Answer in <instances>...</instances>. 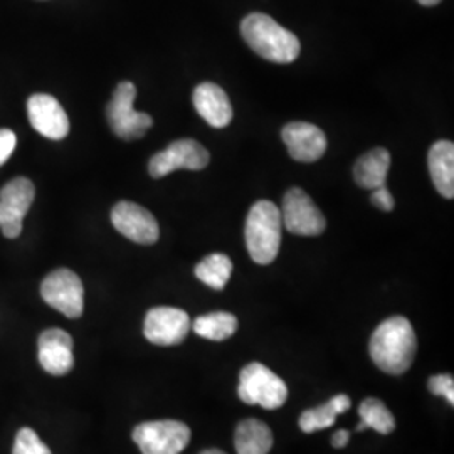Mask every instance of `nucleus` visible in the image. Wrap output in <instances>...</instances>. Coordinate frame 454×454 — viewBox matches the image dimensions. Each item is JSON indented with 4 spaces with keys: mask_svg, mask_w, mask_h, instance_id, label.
<instances>
[{
    "mask_svg": "<svg viewBox=\"0 0 454 454\" xmlns=\"http://www.w3.org/2000/svg\"><path fill=\"white\" fill-rule=\"evenodd\" d=\"M418 340L411 322L390 317L375 328L369 343L373 364L390 375L406 372L416 357Z\"/></svg>",
    "mask_w": 454,
    "mask_h": 454,
    "instance_id": "nucleus-1",
    "label": "nucleus"
},
{
    "mask_svg": "<svg viewBox=\"0 0 454 454\" xmlns=\"http://www.w3.org/2000/svg\"><path fill=\"white\" fill-rule=\"evenodd\" d=\"M241 34L246 44L258 56L276 65H290L301 52L300 39L292 31L261 12L244 17Z\"/></svg>",
    "mask_w": 454,
    "mask_h": 454,
    "instance_id": "nucleus-2",
    "label": "nucleus"
},
{
    "mask_svg": "<svg viewBox=\"0 0 454 454\" xmlns=\"http://www.w3.org/2000/svg\"><path fill=\"white\" fill-rule=\"evenodd\" d=\"M281 212L270 200H258L246 217L244 239L251 260L266 266L276 260L281 246Z\"/></svg>",
    "mask_w": 454,
    "mask_h": 454,
    "instance_id": "nucleus-3",
    "label": "nucleus"
},
{
    "mask_svg": "<svg viewBox=\"0 0 454 454\" xmlns=\"http://www.w3.org/2000/svg\"><path fill=\"white\" fill-rule=\"evenodd\" d=\"M238 395L247 406H261L273 411L288 399L286 382L260 362L247 364L239 373Z\"/></svg>",
    "mask_w": 454,
    "mask_h": 454,
    "instance_id": "nucleus-4",
    "label": "nucleus"
},
{
    "mask_svg": "<svg viewBox=\"0 0 454 454\" xmlns=\"http://www.w3.org/2000/svg\"><path fill=\"white\" fill-rule=\"evenodd\" d=\"M137 98V88L131 82H121L106 108V118L114 135L125 142H133L145 137L152 129L153 120L148 114L137 112L133 108Z\"/></svg>",
    "mask_w": 454,
    "mask_h": 454,
    "instance_id": "nucleus-5",
    "label": "nucleus"
},
{
    "mask_svg": "<svg viewBox=\"0 0 454 454\" xmlns=\"http://www.w3.org/2000/svg\"><path fill=\"white\" fill-rule=\"evenodd\" d=\"M142 454H180L191 442V429L180 421H150L133 429Z\"/></svg>",
    "mask_w": 454,
    "mask_h": 454,
    "instance_id": "nucleus-6",
    "label": "nucleus"
},
{
    "mask_svg": "<svg viewBox=\"0 0 454 454\" xmlns=\"http://www.w3.org/2000/svg\"><path fill=\"white\" fill-rule=\"evenodd\" d=\"M211 162V153L206 146L192 138L176 140L162 152L155 153L148 162V174L153 179H162L176 170H202Z\"/></svg>",
    "mask_w": 454,
    "mask_h": 454,
    "instance_id": "nucleus-7",
    "label": "nucleus"
},
{
    "mask_svg": "<svg viewBox=\"0 0 454 454\" xmlns=\"http://www.w3.org/2000/svg\"><path fill=\"white\" fill-rule=\"evenodd\" d=\"M281 223L294 236H320L326 229L324 212L311 200L303 189L292 187L281 204Z\"/></svg>",
    "mask_w": 454,
    "mask_h": 454,
    "instance_id": "nucleus-8",
    "label": "nucleus"
},
{
    "mask_svg": "<svg viewBox=\"0 0 454 454\" xmlns=\"http://www.w3.org/2000/svg\"><path fill=\"white\" fill-rule=\"evenodd\" d=\"M41 296L51 309L67 318H80L84 311V288L82 279L71 270L59 268L49 273L41 285Z\"/></svg>",
    "mask_w": 454,
    "mask_h": 454,
    "instance_id": "nucleus-9",
    "label": "nucleus"
},
{
    "mask_svg": "<svg viewBox=\"0 0 454 454\" xmlns=\"http://www.w3.org/2000/svg\"><path fill=\"white\" fill-rule=\"evenodd\" d=\"M35 187L26 177L7 182L0 189V229L7 239H16L22 232V221L33 206Z\"/></svg>",
    "mask_w": 454,
    "mask_h": 454,
    "instance_id": "nucleus-10",
    "label": "nucleus"
},
{
    "mask_svg": "<svg viewBox=\"0 0 454 454\" xmlns=\"http://www.w3.org/2000/svg\"><path fill=\"white\" fill-rule=\"evenodd\" d=\"M192 328L191 317L184 309L155 307L146 313L144 335L146 340L160 347L179 345Z\"/></svg>",
    "mask_w": 454,
    "mask_h": 454,
    "instance_id": "nucleus-11",
    "label": "nucleus"
},
{
    "mask_svg": "<svg viewBox=\"0 0 454 454\" xmlns=\"http://www.w3.org/2000/svg\"><path fill=\"white\" fill-rule=\"evenodd\" d=\"M114 229L133 243L150 246L160 238V227L153 214L129 200H121L112 209Z\"/></svg>",
    "mask_w": 454,
    "mask_h": 454,
    "instance_id": "nucleus-12",
    "label": "nucleus"
},
{
    "mask_svg": "<svg viewBox=\"0 0 454 454\" xmlns=\"http://www.w3.org/2000/svg\"><path fill=\"white\" fill-rule=\"evenodd\" d=\"M283 144L288 148L293 160L313 163L320 160L326 152V137L317 125L305 121H293L283 127Z\"/></svg>",
    "mask_w": 454,
    "mask_h": 454,
    "instance_id": "nucleus-13",
    "label": "nucleus"
},
{
    "mask_svg": "<svg viewBox=\"0 0 454 454\" xmlns=\"http://www.w3.org/2000/svg\"><path fill=\"white\" fill-rule=\"evenodd\" d=\"M27 114L34 130L49 140H63L69 133V118L54 97L34 95L27 101Z\"/></svg>",
    "mask_w": 454,
    "mask_h": 454,
    "instance_id": "nucleus-14",
    "label": "nucleus"
},
{
    "mask_svg": "<svg viewBox=\"0 0 454 454\" xmlns=\"http://www.w3.org/2000/svg\"><path fill=\"white\" fill-rule=\"evenodd\" d=\"M39 364L51 375H66L74 367L73 339L61 328H49L39 335Z\"/></svg>",
    "mask_w": 454,
    "mask_h": 454,
    "instance_id": "nucleus-15",
    "label": "nucleus"
},
{
    "mask_svg": "<svg viewBox=\"0 0 454 454\" xmlns=\"http://www.w3.org/2000/svg\"><path fill=\"white\" fill-rule=\"evenodd\" d=\"M192 103L197 114L212 129H226L232 121V105L226 91L214 82H200L194 90Z\"/></svg>",
    "mask_w": 454,
    "mask_h": 454,
    "instance_id": "nucleus-16",
    "label": "nucleus"
},
{
    "mask_svg": "<svg viewBox=\"0 0 454 454\" xmlns=\"http://www.w3.org/2000/svg\"><path fill=\"white\" fill-rule=\"evenodd\" d=\"M429 174L434 187L444 199L454 197V145L450 140H439L429 148Z\"/></svg>",
    "mask_w": 454,
    "mask_h": 454,
    "instance_id": "nucleus-17",
    "label": "nucleus"
},
{
    "mask_svg": "<svg viewBox=\"0 0 454 454\" xmlns=\"http://www.w3.org/2000/svg\"><path fill=\"white\" fill-rule=\"evenodd\" d=\"M390 153L387 148H373L364 153L354 165V179L358 187L373 191L386 185L389 176Z\"/></svg>",
    "mask_w": 454,
    "mask_h": 454,
    "instance_id": "nucleus-18",
    "label": "nucleus"
},
{
    "mask_svg": "<svg viewBox=\"0 0 454 454\" xmlns=\"http://www.w3.org/2000/svg\"><path fill=\"white\" fill-rule=\"evenodd\" d=\"M275 436L268 424L260 419H244L234 433V448L238 454H268L273 450Z\"/></svg>",
    "mask_w": 454,
    "mask_h": 454,
    "instance_id": "nucleus-19",
    "label": "nucleus"
},
{
    "mask_svg": "<svg viewBox=\"0 0 454 454\" xmlns=\"http://www.w3.org/2000/svg\"><path fill=\"white\" fill-rule=\"evenodd\" d=\"M352 406L350 403V397L345 395V394H339L335 397H332L328 403H325L322 406L313 407L305 411L301 416H300V429L307 434L311 433H317V431H322L326 429L330 426H333L337 418L347 412Z\"/></svg>",
    "mask_w": 454,
    "mask_h": 454,
    "instance_id": "nucleus-20",
    "label": "nucleus"
},
{
    "mask_svg": "<svg viewBox=\"0 0 454 454\" xmlns=\"http://www.w3.org/2000/svg\"><path fill=\"white\" fill-rule=\"evenodd\" d=\"M192 328L202 339L212 341L227 340L238 330V318L227 311H214L195 318Z\"/></svg>",
    "mask_w": 454,
    "mask_h": 454,
    "instance_id": "nucleus-21",
    "label": "nucleus"
},
{
    "mask_svg": "<svg viewBox=\"0 0 454 454\" xmlns=\"http://www.w3.org/2000/svg\"><path fill=\"white\" fill-rule=\"evenodd\" d=\"M232 270H234L232 261L227 254L212 253L195 266V276L212 290L221 292L226 288L232 275Z\"/></svg>",
    "mask_w": 454,
    "mask_h": 454,
    "instance_id": "nucleus-22",
    "label": "nucleus"
},
{
    "mask_svg": "<svg viewBox=\"0 0 454 454\" xmlns=\"http://www.w3.org/2000/svg\"><path fill=\"white\" fill-rule=\"evenodd\" d=\"M360 424L357 431L373 429L380 434H390L395 429V419L387 406L379 399H365L358 407Z\"/></svg>",
    "mask_w": 454,
    "mask_h": 454,
    "instance_id": "nucleus-23",
    "label": "nucleus"
},
{
    "mask_svg": "<svg viewBox=\"0 0 454 454\" xmlns=\"http://www.w3.org/2000/svg\"><path fill=\"white\" fill-rule=\"evenodd\" d=\"M12 454H52L48 446L31 427H22L17 433Z\"/></svg>",
    "mask_w": 454,
    "mask_h": 454,
    "instance_id": "nucleus-24",
    "label": "nucleus"
},
{
    "mask_svg": "<svg viewBox=\"0 0 454 454\" xmlns=\"http://www.w3.org/2000/svg\"><path fill=\"white\" fill-rule=\"evenodd\" d=\"M429 390L434 395H441L444 397L450 406H454V379L453 375L450 373H439V375H433L429 379Z\"/></svg>",
    "mask_w": 454,
    "mask_h": 454,
    "instance_id": "nucleus-25",
    "label": "nucleus"
},
{
    "mask_svg": "<svg viewBox=\"0 0 454 454\" xmlns=\"http://www.w3.org/2000/svg\"><path fill=\"white\" fill-rule=\"evenodd\" d=\"M371 202L377 209L384 212H392L395 207V200H394V195L390 194L387 185H382V187H377L373 189L372 195H371Z\"/></svg>",
    "mask_w": 454,
    "mask_h": 454,
    "instance_id": "nucleus-26",
    "label": "nucleus"
},
{
    "mask_svg": "<svg viewBox=\"0 0 454 454\" xmlns=\"http://www.w3.org/2000/svg\"><path fill=\"white\" fill-rule=\"evenodd\" d=\"M16 133L9 129H0V165L9 160V157L16 150Z\"/></svg>",
    "mask_w": 454,
    "mask_h": 454,
    "instance_id": "nucleus-27",
    "label": "nucleus"
},
{
    "mask_svg": "<svg viewBox=\"0 0 454 454\" xmlns=\"http://www.w3.org/2000/svg\"><path fill=\"white\" fill-rule=\"evenodd\" d=\"M348 441H350V433L347 429H339L332 436V446L337 448V450H341V448H345L348 444Z\"/></svg>",
    "mask_w": 454,
    "mask_h": 454,
    "instance_id": "nucleus-28",
    "label": "nucleus"
},
{
    "mask_svg": "<svg viewBox=\"0 0 454 454\" xmlns=\"http://www.w3.org/2000/svg\"><path fill=\"white\" fill-rule=\"evenodd\" d=\"M418 2L424 7H434V5H438L441 0H418Z\"/></svg>",
    "mask_w": 454,
    "mask_h": 454,
    "instance_id": "nucleus-29",
    "label": "nucleus"
},
{
    "mask_svg": "<svg viewBox=\"0 0 454 454\" xmlns=\"http://www.w3.org/2000/svg\"><path fill=\"white\" fill-rule=\"evenodd\" d=\"M199 454H226L224 451H221V450H206V451H202V453Z\"/></svg>",
    "mask_w": 454,
    "mask_h": 454,
    "instance_id": "nucleus-30",
    "label": "nucleus"
}]
</instances>
